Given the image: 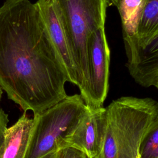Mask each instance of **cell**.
I'll list each match as a JSON object with an SVG mask.
<instances>
[{"label":"cell","mask_w":158,"mask_h":158,"mask_svg":"<svg viewBox=\"0 0 158 158\" xmlns=\"http://www.w3.org/2000/svg\"><path fill=\"white\" fill-rule=\"evenodd\" d=\"M66 71L40 12L30 0L0 6V87L37 115L67 96Z\"/></svg>","instance_id":"obj_1"},{"label":"cell","mask_w":158,"mask_h":158,"mask_svg":"<svg viewBox=\"0 0 158 158\" xmlns=\"http://www.w3.org/2000/svg\"><path fill=\"white\" fill-rule=\"evenodd\" d=\"M106 131L98 158H138L140 144L158 123V103L150 98L122 96L106 108Z\"/></svg>","instance_id":"obj_2"},{"label":"cell","mask_w":158,"mask_h":158,"mask_svg":"<svg viewBox=\"0 0 158 158\" xmlns=\"http://www.w3.org/2000/svg\"><path fill=\"white\" fill-rule=\"evenodd\" d=\"M65 34L78 73V88L85 101L89 83L88 41L105 26L109 0H50Z\"/></svg>","instance_id":"obj_3"},{"label":"cell","mask_w":158,"mask_h":158,"mask_svg":"<svg viewBox=\"0 0 158 158\" xmlns=\"http://www.w3.org/2000/svg\"><path fill=\"white\" fill-rule=\"evenodd\" d=\"M80 94L68 96L33 116V126L24 158H40L63 148L65 140L89 109Z\"/></svg>","instance_id":"obj_4"},{"label":"cell","mask_w":158,"mask_h":158,"mask_svg":"<svg viewBox=\"0 0 158 158\" xmlns=\"http://www.w3.org/2000/svg\"><path fill=\"white\" fill-rule=\"evenodd\" d=\"M89 83L84 101L90 108L102 107L109 91L110 49L105 33V26L94 31L88 41Z\"/></svg>","instance_id":"obj_5"},{"label":"cell","mask_w":158,"mask_h":158,"mask_svg":"<svg viewBox=\"0 0 158 158\" xmlns=\"http://www.w3.org/2000/svg\"><path fill=\"white\" fill-rule=\"evenodd\" d=\"M127 66L141 86L158 88V39L143 42L136 35H123Z\"/></svg>","instance_id":"obj_6"},{"label":"cell","mask_w":158,"mask_h":158,"mask_svg":"<svg viewBox=\"0 0 158 158\" xmlns=\"http://www.w3.org/2000/svg\"><path fill=\"white\" fill-rule=\"evenodd\" d=\"M106 125V108L89 107L73 133L65 140L63 148L74 147L89 158H98L103 148Z\"/></svg>","instance_id":"obj_7"},{"label":"cell","mask_w":158,"mask_h":158,"mask_svg":"<svg viewBox=\"0 0 158 158\" xmlns=\"http://www.w3.org/2000/svg\"><path fill=\"white\" fill-rule=\"evenodd\" d=\"M35 4L40 12L50 38L66 71L69 82L78 85V73L67 41L50 0H38Z\"/></svg>","instance_id":"obj_8"},{"label":"cell","mask_w":158,"mask_h":158,"mask_svg":"<svg viewBox=\"0 0 158 158\" xmlns=\"http://www.w3.org/2000/svg\"><path fill=\"white\" fill-rule=\"evenodd\" d=\"M33 118L26 112L4 133L1 158H24L33 126Z\"/></svg>","instance_id":"obj_9"},{"label":"cell","mask_w":158,"mask_h":158,"mask_svg":"<svg viewBox=\"0 0 158 158\" xmlns=\"http://www.w3.org/2000/svg\"><path fill=\"white\" fill-rule=\"evenodd\" d=\"M136 34L144 41L158 38V0H141Z\"/></svg>","instance_id":"obj_10"},{"label":"cell","mask_w":158,"mask_h":158,"mask_svg":"<svg viewBox=\"0 0 158 158\" xmlns=\"http://www.w3.org/2000/svg\"><path fill=\"white\" fill-rule=\"evenodd\" d=\"M141 0H120L117 7L120 15L123 35H136V27Z\"/></svg>","instance_id":"obj_11"},{"label":"cell","mask_w":158,"mask_h":158,"mask_svg":"<svg viewBox=\"0 0 158 158\" xmlns=\"http://www.w3.org/2000/svg\"><path fill=\"white\" fill-rule=\"evenodd\" d=\"M139 158H158V123L143 138L139 149Z\"/></svg>","instance_id":"obj_12"},{"label":"cell","mask_w":158,"mask_h":158,"mask_svg":"<svg viewBox=\"0 0 158 158\" xmlns=\"http://www.w3.org/2000/svg\"><path fill=\"white\" fill-rule=\"evenodd\" d=\"M54 158H89L81 150L71 146H65L55 152Z\"/></svg>","instance_id":"obj_13"},{"label":"cell","mask_w":158,"mask_h":158,"mask_svg":"<svg viewBox=\"0 0 158 158\" xmlns=\"http://www.w3.org/2000/svg\"><path fill=\"white\" fill-rule=\"evenodd\" d=\"M9 122L8 115L0 107V158H1L4 133Z\"/></svg>","instance_id":"obj_14"},{"label":"cell","mask_w":158,"mask_h":158,"mask_svg":"<svg viewBox=\"0 0 158 158\" xmlns=\"http://www.w3.org/2000/svg\"><path fill=\"white\" fill-rule=\"evenodd\" d=\"M110 6H114L116 7H118L120 0H109Z\"/></svg>","instance_id":"obj_15"},{"label":"cell","mask_w":158,"mask_h":158,"mask_svg":"<svg viewBox=\"0 0 158 158\" xmlns=\"http://www.w3.org/2000/svg\"><path fill=\"white\" fill-rule=\"evenodd\" d=\"M55 152H51V153H49L40 158H54L55 157Z\"/></svg>","instance_id":"obj_16"},{"label":"cell","mask_w":158,"mask_h":158,"mask_svg":"<svg viewBox=\"0 0 158 158\" xmlns=\"http://www.w3.org/2000/svg\"><path fill=\"white\" fill-rule=\"evenodd\" d=\"M2 93H3V91H2V89H1V88L0 87V100H1V96H2Z\"/></svg>","instance_id":"obj_17"},{"label":"cell","mask_w":158,"mask_h":158,"mask_svg":"<svg viewBox=\"0 0 158 158\" xmlns=\"http://www.w3.org/2000/svg\"><path fill=\"white\" fill-rule=\"evenodd\" d=\"M138 158H139V156H138Z\"/></svg>","instance_id":"obj_18"}]
</instances>
